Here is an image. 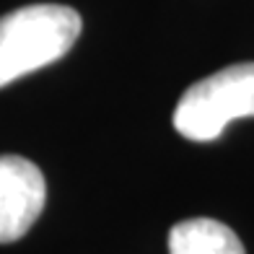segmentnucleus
<instances>
[{
	"label": "nucleus",
	"instance_id": "1",
	"mask_svg": "<svg viewBox=\"0 0 254 254\" xmlns=\"http://www.w3.org/2000/svg\"><path fill=\"white\" fill-rule=\"evenodd\" d=\"M78 34L80 16L67 5L39 3L0 16V88L57 63Z\"/></svg>",
	"mask_w": 254,
	"mask_h": 254
},
{
	"label": "nucleus",
	"instance_id": "2",
	"mask_svg": "<svg viewBox=\"0 0 254 254\" xmlns=\"http://www.w3.org/2000/svg\"><path fill=\"white\" fill-rule=\"evenodd\" d=\"M241 117H254V63L223 67L190 86L174 109V127L187 140L207 143Z\"/></svg>",
	"mask_w": 254,
	"mask_h": 254
},
{
	"label": "nucleus",
	"instance_id": "3",
	"mask_svg": "<svg viewBox=\"0 0 254 254\" xmlns=\"http://www.w3.org/2000/svg\"><path fill=\"white\" fill-rule=\"evenodd\" d=\"M47 202V182L37 164L21 156H0V244H13Z\"/></svg>",
	"mask_w": 254,
	"mask_h": 254
},
{
	"label": "nucleus",
	"instance_id": "4",
	"mask_svg": "<svg viewBox=\"0 0 254 254\" xmlns=\"http://www.w3.org/2000/svg\"><path fill=\"white\" fill-rule=\"evenodd\" d=\"M169 254H244V244L221 221L190 218L169 231Z\"/></svg>",
	"mask_w": 254,
	"mask_h": 254
}]
</instances>
